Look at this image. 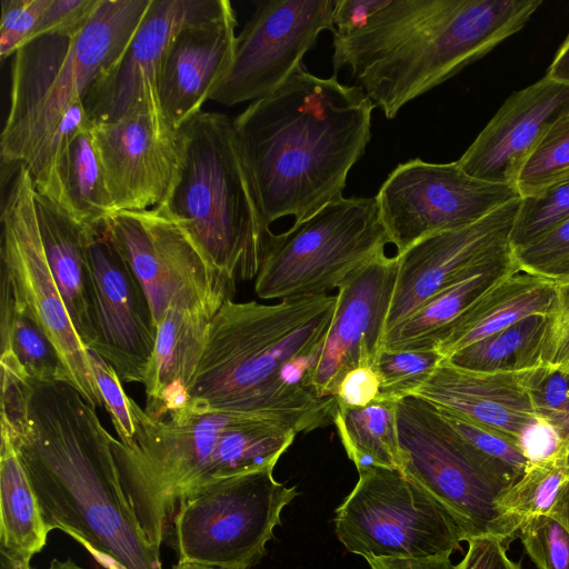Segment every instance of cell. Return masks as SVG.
I'll use <instances>...</instances> for the list:
<instances>
[{
    "mask_svg": "<svg viewBox=\"0 0 569 569\" xmlns=\"http://www.w3.org/2000/svg\"><path fill=\"white\" fill-rule=\"evenodd\" d=\"M1 416L49 531L62 530L107 569H163L124 492L112 437L63 381L28 377L0 358Z\"/></svg>",
    "mask_w": 569,
    "mask_h": 569,
    "instance_id": "obj_1",
    "label": "cell"
},
{
    "mask_svg": "<svg viewBox=\"0 0 569 569\" xmlns=\"http://www.w3.org/2000/svg\"><path fill=\"white\" fill-rule=\"evenodd\" d=\"M375 104L359 86L303 66L232 119L263 220L300 222L342 198L371 139Z\"/></svg>",
    "mask_w": 569,
    "mask_h": 569,
    "instance_id": "obj_2",
    "label": "cell"
},
{
    "mask_svg": "<svg viewBox=\"0 0 569 569\" xmlns=\"http://www.w3.org/2000/svg\"><path fill=\"white\" fill-rule=\"evenodd\" d=\"M336 295L223 302L209 322L189 403L279 420L297 433L333 423V397L319 398L308 376L323 346Z\"/></svg>",
    "mask_w": 569,
    "mask_h": 569,
    "instance_id": "obj_3",
    "label": "cell"
},
{
    "mask_svg": "<svg viewBox=\"0 0 569 569\" xmlns=\"http://www.w3.org/2000/svg\"><path fill=\"white\" fill-rule=\"evenodd\" d=\"M541 0H389L359 30L333 37L332 67L393 119L521 30Z\"/></svg>",
    "mask_w": 569,
    "mask_h": 569,
    "instance_id": "obj_4",
    "label": "cell"
},
{
    "mask_svg": "<svg viewBox=\"0 0 569 569\" xmlns=\"http://www.w3.org/2000/svg\"><path fill=\"white\" fill-rule=\"evenodd\" d=\"M136 435L111 450L127 498L147 536L160 547L169 520L188 496L219 480L274 467L297 431L267 417L187 403L153 419L134 401Z\"/></svg>",
    "mask_w": 569,
    "mask_h": 569,
    "instance_id": "obj_5",
    "label": "cell"
},
{
    "mask_svg": "<svg viewBox=\"0 0 569 569\" xmlns=\"http://www.w3.org/2000/svg\"><path fill=\"white\" fill-rule=\"evenodd\" d=\"M151 0H101L77 33H44L14 54L2 166L29 168L63 114L118 63ZM8 170V172H9Z\"/></svg>",
    "mask_w": 569,
    "mask_h": 569,
    "instance_id": "obj_6",
    "label": "cell"
},
{
    "mask_svg": "<svg viewBox=\"0 0 569 569\" xmlns=\"http://www.w3.org/2000/svg\"><path fill=\"white\" fill-rule=\"evenodd\" d=\"M180 167L160 206L229 279L260 271L271 232L242 156L233 121L200 111L178 130Z\"/></svg>",
    "mask_w": 569,
    "mask_h": 569,
    "instance_id": "obj_7",
    "label": "cell"
},
{
    "mask_svg": "<svg viewBox=\"0 0 569 569\" xmlns=\"http://www.w3.org/2000/svg\"><path fill=\"white\" fill-rule=\"evenodd\" d=\"M387 243L376 197H342L271 234L254 291L264 300L327 295Z\"/></svg>",
    "mask_w": 569,
    "mask_h": 569,
    "instance_id": "obj_8",
    "label": "cell"
},
{
    "mask_svg": "<svg viewBox=\"0 0 569 569\" xmlns=\"http://www.w3.org/2000/svg\"><path fill=\"white\" fill-rule=\"evenodd\" d=\"M337 508L335 532L365 559L451 555L467 541L462 522L400 469L371 467Z\"/></svg>",
    "mask_w": 569,
    "mask_h": 569,
    "instance_id": "obj_9",
    "label": "cell"
},
{
    "mask_svg": "<svg viewBox=\"0 0 569 569\" xmlns=\"http://www.w3.org/2000/svg\"><path fill=\"white\" fill-rule=\"evenodd\" d=\"M273 468L222 479L186 497L170 528L179 560L226 569L257 565L298 493L274 479Z\"/></svg>",
    "mask_w": 569,
    "mask_h": 569,
    "instance_id": "obj_10",
    "label": "cell"
},
{
    "mask_svg": "<svg viewBox=\"0 0 569 569\" xmlns=\"http://www.w3.org/2000/svg\"><path fill=\"white\" fill-rule=\"evenodd\" d=\"M397 431L401 470L445 505L469 538L493 535L507 546L516 538L522 521L499 506L510 487L475 459L432 405L416 396L399 400Z\"/></svg>",
    "mask_w": 569,
    "mask_h": 569,
    "instance_id": "obj_11",
    "label": "cell"
},
{
    "mask_svg": "<svg viewBox=\"0 0 569 569\" xmlns=\"http://www.w3.org/2000/svg\"><path fill=\"white\" fill-rule=\"evenodd\" d=\"M34 186L20 166L1 209L0 289L48 336L58 351L62 381L97 409L103 402L89 350L80 340L42 244L34 207Z\"/></svg>",
    "mask_w": 569,
    "mask_h": 569,
    "instance_id": "obj_12",
    "label": "cell"
},
{
    "mask_svg": "<svg viewBox=\"0 0 569 569\" xmlns=\"http://www.w3.org/2000/svg\"><path fill=\"white\" fill-rule=\"evenodd\" d=\"M104 230L141 284L156 327L170 308L212 318L232 299L236 282L162 207L113 212Z\"/></svg>",
    "mask_w": 569,
    "mask_h": 569,
    "instance_id": "obj_13",
    "label": "cell"
},
{
    "mask_svg": "<svg viewBox=\"0 0 569 569\" xmlns=\"http://www.w3.org/2000/svg\"><path fill=\"white\" fill-rule=\"evenodd\" d=\"M517 198L515 187L475 178L458 161L418 158L398 164L376 196L397 254L426 237L469 226Z\"/></svg>",
    "mask_w": 569,
    "mask_h": 569,
    "instance_id": "obj_14",
    "label": "cell"
},
{
    "mask_svg": "<svg viewBox=\"0 0 569 569\" xmlns=\"http://www.w3.org/2000/svg\"><path fill=\"white\" fill-rule=\"evenodd\" d=\"M336 0L259 1L236 37L232 60L209 100L223 106L277 91L302 66L325 30L335 32Z\"/></svg>",
    "mask_w": 569,
    "mask_h": 569,
    "instance_id": "obj_15",
    "label": "cell"
},
{
    "mask_svg": "<svg viewBox=\"0 0 569 569\" xmlns=\"http://www.w3.org/2000/svg\"><path fill=\"white\" fill-rule=\"evenodd\" d=\"M230 7L228 0H151L118 63L84 96L90 121L110 123L140 111L162 114L158 81L176 34L186 24L217 17Z\"/></svg>",
    "mask_w": 569,
    "mask_h": 569,
    "instance_id": "obj_16",
    "label": "cell"
},
{
    "mask_svg": "<svg viewBox=\"0 0 569 569\" xmlns=\"http://www.w3.org/2000/svg\"><path fill=\"white\" fill-rule=\"evenodd\" d=\"M87 249L96 330L90 351L111 365L121 381L143 385L157 337L147 296L104 224L88 227Z\"/></svg>",
    "mask_w": 569,
    "mask_h": 569,
    "instance_id": "obj_17",
    "label": "cell"
},
{
    "mask_svg": "<svg viewBox=\"0 0 569 569\" xmlns=\"http://www.w3.org/2000/svg\"><path fill=\"white\" fill-rule=\"evenodd\" d=\"M398 273V257L376 256L337 289V302L323 346L308 376L319 398L333 397L345 376L373 366L382 348Z\"/></svg>",
    "mask_w": 569,
    "mask_h": 569,
    "instance_id": "obj_18",
    "label": "cell"
},
{
    "mask_svg": "<svg viewBox=\"0 0 569 569\" xmlns=\"http://www.w3.org/2000/svg\"><path fill=\"white\" fill-rule=\"evenodd\" d=\"M520 202L521 197L469 226L426 237L397 254L385 335L469 270L508 254Z\"/></svg>",
    "mask_w": 569,
    "mask_h": 569,
    "instance_id": "obj_19",
    "label": "cell"
},
{
    "mask_svg": "<svg viewBox=\"0 0 569 569\" xmlns=\"http://www.w3.org/2000/svg\"><path fill=\"white\" fill-rule=\"evenodd\" d=\"M113 212L146 210L168 198L180 167L178 131L164 117L140 111L110 123H92Z\"/></svg>",
    "mask_w": 569,
    "mask_h": 569,
    "instance_id": "obj_20",
    "label": "cell"
},
{
    "mask_svg": "<svg viewBox=\"0 0 569 569\" xmlns=\"http://www.w3.org/2000/svg\"><path fill=\"white\" fill-rule=\"evenodd\" d=\"M569 113V86L547 74L513 92L458 160L470 176L516 188L550 128Z\"/></svg>",
    "mask_w": 569,
    "mask_h": 569,
    "instance_id": "obj_21",
    "label": "cell"
},
{
    "mask_svg": "<svg viewBox=\"0 0 569 569\" xmlns=\"http://www.w3.org/2000/svg\"><path fill=\"white\" fill-rule=\"evenodd\" d=\"M237 17L232 8L186 24L164 57L158 96L167 123L176 131L199 113L232 60Z\"/></svg>",
    "mask_w": 569,
    "mask_h": 569,
    "instance_id": "obj_22",
    "label": "cell"
},
{
    "mask_svg": "<svg viewBox=\"0 0 569 569\" xmlns=\"http://www.w3.org/2000/svg\"><path fill=\"white\" fill-rule=\"evenodd\" d=\"M532 369L476 371L443 358L411 396L492 427L518 442L523 429L538 418L529 390Z\"/></svg>",
    "mask_w": 569,
    "mask_h": 569,
    "instance_id": "obj_23",
    "label": "cell"
},
{
    "mask_svg": "<svg viewBox=\"0 0 569 569\" xmlns=\"http://www.w3.org/2000/svg\"><path fill=\"white\" fill-rule=\"evenodd\" d=\"M556 303V281L519 267L515 260L432 341L448 358L530 316L549 317Z\"/></svg>",
    "mask_w": 569,
    "mask_h": 569,
    "instance_id": "obj_24",
    "label": "cell"
},
{
    "mask_svg": "<svg viewBox=\"0 0 569 569\" xmlns=\"http://www.w3.org/2000/svg\"><path fill=\"white\" fill-rule=\"evenodd\" d=\"M34 207L44 252L68 313L83 346L96 340L88 227L34 189Z\"/></svg>",
    "mask_w": 569,
    "mask_h": 569,
    "instance_id": "obj_25",
    "label": "cell"
},
{
    "mask_svg": "<svg viewBox=\"0 0 569 569\" xmlns=\"http://www.w3.org/2000/svg\"><path fill=\"white\" fill-rule=\"evenodd\" d=\"M211 319L177 308L164 312L143 381L144 411L151 418H164L188 403Z\"/></svg>",
    "mask_w": 569,
    "mask_h": 569,
    "instance_id": "obj_26",
    "label": "cell"
},
{
    "mask_svg": "<svg viewBox=\"0 0 569 569\" xmlns=\"http://www.w3.org/2000/svg\"><path fill=\"white\" fill-rule=\"evenodd\" d=\"M49 532L16 448L1 429L0 552L30 562L46 546Z\"/></svg>",
    "mask_w": 569,
    "mask_h": 569,
    "instance_id": "obj_27",
    "label": "cell"
},
{
    "mask_svg": "<svg viewBox=\"0 0 569 569\" xmlns=\"http://www.w3.org/2000/svg\"><path fill=\"white\" fill-rule=\"evenodd\" d=\"M512 260L511 249L505 257L462 274L387 332L383 337L382 348L388 350H432L431 345L435 338L452 323Z\"/></svg>",
    "mask_w": 569,
    "mask_h": 569,
    "instance_id": "obj_28",
    "label": "cell"
},
{
    "mask_svg": "<svg viewBox=\"0 0 569 569\" xmlns=\"http://www.w3.org/2000/svg\"><path fill=\"white\" fill-rule=\"evenodd\" d=\"M333 425L357 470L371 467L401 470L397 402L377 400L363 408H337Z\"/></svg>",
    "mask_w": 569,
    "mask_h": 569,
    "instance_id": "obj_29",
    "label": "cell"
},
{
    "mask_svg": "<svg viewBox=\"0 0 569 569\" xmlns=\"http://www.w3.org/2000/svg\"><path fill=\"white\" fill-rule=\"evenodd\" d=\"M91 124L70 140L61 166V182L64 209L83 226L97 228L104 224L113 208Z\"/></svg>",
    "mask_w": 569,
    "mask_h": 569,
    "instance_id": "obj_30",
    "label": "cell"
},
{
    "mask_svg": "<svg viewBox=\"0 0 569 569\" xmlns=\"http://www.w3.org/2000/svg\"><path fill=\"white\" fill-rule=\"evenodd\" d=\"M547 320L548 317L540 315L527 317L445 359L460 368L476 371L535 367L540 363Z\"/></svg>",
    "mask_w": 569,
    "mask_h": 569,
    "instance_id": "obj_31",
    "label": "cell"
},
{
    "mask_svg": "<svg viewBox=\"0 0 569 569\" xmlns=\"http://www.w3.org/2000/svg\"><path fill=\"white\" fill-rule=\"evenodd\" d=\"M0 349L11 355L24 373L39 381H62L57 349L43 330L0 289Z\"/></svg>",
    "mask_w": 569,
    "mask_h": 569,
    "instance_id": "obj_32",
    "label": "cell"
},
{
    "mask_svg": "<svg viewBox=\"0 0 569 569\" xmlns=\"http://www.w3.org/2000/svg\"><path fill=\"white\" fill-rule=\"evenodd\" d=\"M435 409L475 459L492 476L511 487L523 475L529 461L515 439L455 412L437 407Z\"/></svg>",
    "mask_w": 569,
    "mask_h": 569,
    "instance_id": "obj_33",
    "label": "cell"
},
{
    "mask_svg": "<svg viewBox=\"0 0 569 569\" xmlns=\"http://www.w3.org/2000/svg\"><path fill=\"white\" fill-rule=\"evenodd\" d=\"M569 476V446L549 459L529 462L523 475L499 499L500 508L523 521L549 515Z\"/></svg>",
    "mask_w": 569,
    "mask_h": 569,
    "instance_id": "obj_34",
    "label": "cell"
},
{
    "mask_svg": "<svg viewBox=\"0 0 569 569\" xmlns=\"http://www.w3.org/2000/svg\"><path fill=\"white\" fill-rule=\"evenodd\" d=\"M569 179V113L546 133L522 167L516 189L521 198Z\"/></svg>",
    "mask_w": 569,
    "mask_h": 569,
    "instance_id": "obj_35",
    "label": "cell"
},
{
    "mask_svg": "<svg viewBox=\"0 0 569 569\" xmlns=\"http://www.w3.org/2000/svg\"><path fill=\"white\" fill-rule=\"evenodd\" d=\"M442 356L436 350H388L381 348L375 369L380 377L377 400L398 402L411 396L431 375Z\"/></svg>",
    "mask_w": 569,
    "mask_h": 569,
    "instance_id": "obj_36",
    "label": "cell"
},
{
    "mask_svg": "<svg viewBox=\"0 0 569 569\" xmlns=\"http://www.w3.org/2000/svg\"><path fill=\"white\" fill-rule=\"evenodd\" d=\"M569 218V179L540 192L521 198L510 236L511 247H519L545 234Z\"/></svg>",
    "mask_w": 569,
    "mask_h": 569,
    "instance_id": "obj_37",
    "label": "cell"
},
{
    "mask_svg": "<svg viewBox=\"0 0 569 569\" xmlns=\"http://www.w3.org/2000/svg\"><path fill=\"white\" fill-rule=\"evenodd\" d=\"M529 390L537 417L551 423L569 446V367L537 365Z\"/></svg>",
    "mask_w": 569,
    "mask_h": 569,
    "instance_id": "obj_38",
    "label": "cell"
},
{
    "mask_svg": "<svg viewBox=\"0 0 569 569\" xmlns=\"http://www.w3.org/2000/svg\"><path fill=\"white\" fill-rule=\"evenodd\" d=\"M518 535L538 569H569V530L551 515L523 519Z\"/></svg>",
    "mask_w": 569,
    "mask_h": 569,
    "instance_id": "obj_39",
    "label": "cell"
},
{
    "mask_svg": "<svg viewBox=\"0 0 569 569\" xmlns=\"http://www.w3.org/2000/svg\"><path fill=\"white\" fill-rule=\"evenodd\" d=\"M522 269L558 281L569 277V218L530 242L512 248Z\"/></svg>",
    "mask_w": 569,
    "mask_h": 569,
    "instance_id": "obj_40",
    "label": "cell"
},
{
    "mask_svg": "<svg viewBox=\"0 0 569 569\" xmlns=\"http://www.w3.org/2000/svg\"><path fill=\"white\" fill-rule=\"evenodd\" d=\"M89 353L103 407L111 418L118 440L129 445L136 435L134 400L124 392L121 379L113 367L94 352L89 350Z\"/></svg>",
    "mask_w": 569,
    "mask_h": 569,
    "instance_id": "obj_41",
    "label": "cell"
},
{
    "mask_svg": "<svg viewBox=\"0 0 569 569\" xmlns=\"http://www.w3.org/2000/svg\"><path fill=\"white\" fill-rule=\"evenodd\" d=\"M50 0H1L0 57L13 56L36 36Z\"/></svg>",
    "mask_w": 569,
    "mask_h": 569,
    "instance_id": "obj_42",
    "label": "cell"
},
{
    "mask_svg": "<svg viewBox=\"0 0 569 569\" xmlns=\"http://www.w3.org/2000/svg\"><path fill=\"white\" fill-rule=\"evenodd\" d=\"M540 363L569 367V277L556 281V303L547 320Z\"/></svg>",
    "mask_w": 569,
    "mask_h": 569,
    "instance_id": "obj_43",
    "label": "cell"
},
{
    "mask_svg": "<svg viewBox=\"0 0 569 569\" xmlns=\"http://www.w3.org/2000/svg\"><path fill=\"white\" fill-rule=\"evenodd\" d=\"M101 0H50L36 37L60 32L74 34L90 20Z\"/></svg>",
    "mask_w": 569,
    "mask_h": 569,
    "instance_id": "obj_44",
    "label": "cell"
},
{
    "mask_svg": "<svg viewBox=\"0 0 569 569\" xmlns=\"http://www.w3.org/2000/svg\"><path fill=\"white\" fill-rule=\"evenodd\" d=\"M380 377L373 366H361L348 372L333 398L339 409L363 408L377 401Z\"/></svg>",
    "mask_w": 569,
    "mask_h": 569,
    "instance_id": "obj_45",
    "label": "cell"
},
{
    "mask_svg": "<svg viewBox=\"0 0 569 569\" xmlns=\"http://www.w3.org/2000/svg\"><path fill=\"white\" fill-rule=\"evenodd\" d=\"M462 560L451 569H521L506 552V542L498 536L478 535L467 539Z\"/></svg>",
    "mask_w": 569,
    "mask_h": 569,
    "instance_id": "obj_46",
    "label": "cell"
},
{
    "mask_svg": "<svg viewBox=\"0 0 569 569\" xmlns=\"http://www.w3.org/2000/svg\"><path fill=\"white\" fill-rule=\"evenodd\" d=\"M518 442L529 462L549 459L565 446L558 430L541 418L523 429Z\"/></svg>",
    "mask_w": 569,
    "mask_h": 569,
    "instance_id": "obj_47",
    "label": "cell"
},
{
    "mask_svg": "<svg viewBox=\"0 0 569 569\" xmlns=\"http://www.w3.org/2000/svg\"><path fill=\"white\" fill-rule=\"evenodd\" d=\"M389 0H336L333 37H346L362 28Z\"/></svg>",
    "mask_w": 569,
    "mask_h": 569,
    "instance_id": "obj_48",
    "label": "cell"
},
{
    "mask_svg": "<svg viewBox=\"0 0 569 569\" xmlns=\"http://www.w3.org/2000/svg\"><path fill=\"white\" fill-rule=\"evenodd\" d=\"M449 553L430 558H366L370 569H451Z\"/></svg>",
    "mask_w": 569,
    "mask_h": 569,
    "instance_id": "obj_49",
    "label": "cell"
},
{
    "mask_svg": "<svg viewBox=\"0 0 569 569\" xmlns=\"http://www.w3.org/2000/svg\"><path fill=\"white\" fill-rule=\"evenodd\" d=\"M546 74L558 82L569 86V36L558 49Z\"/></svg>",
    "mask_w": 569,
    "mask_h": 569,
    "instance_id": "obj_50",
    "label": "cell"
},
{
    "mask_svg": "<svg viewBox=\"0 0 569 569\" xmlns=\"http://www.w3.org/2000/svg\"><path fill=\"white\" fill-rule=\"evenodd\" d=\"M549 515L560 520L569 530V476L561 487Z\"/></svg>",
    "mask_w": 569,
    "mask_h": 569,
    "instance_id": "obj_51",
    "label": "cell"
},
{
    "mask_svg": "<svg viewBox=\"0 0 569 569\" xmlns=\"http://www.w3.org/2000/svg\"><path fill=\"white\" fill-rule=\"evenodd\" d=\"M0 569H32L30 562L12 559L0 552Z\"/></svg>",
    "mask_w": 569,
    "mask_h": 569,
    "instance_id": "obj_52",
    "label": "cell"
},
{
    "mask_svg": "<svg viewBox=\"0 0 569 569\" xmlns=\"http://www.w3.org/2000/svg\"><path fill=\"white\" fill-rule=\"evenodd\" d=\"M49 569H86L79 566L72 559L59 560L57 558L52 559L49 566Z\"/></svg>",
    "mask_w": 569,
    "mask_h": 569,
    "instance_id": "obj_53",
    "label": "cell"
},
{
    "mask_svg": "<svg viewBox=\"0 0 569 569\" xmlns=\"http://www.w3.org/2000/svg\"><path fill=\"white\" fill-rule=\"evenodd\" d=\"M172 569H226V568H220V567L209 566V565H203V563H198V562H191V561L178 560V562L172 567Z\"/></svg>",
    "mask_w": 569,
    "mask_h": 569,
    "instance_id": "obj_54",
    "label": "cell"
}]
</instances>
